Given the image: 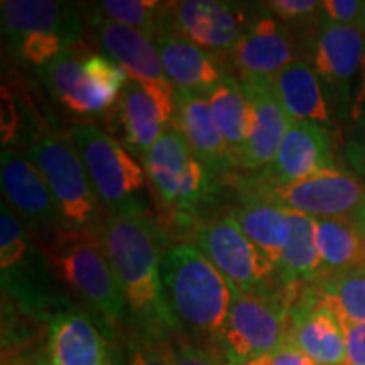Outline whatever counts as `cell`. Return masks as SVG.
I'll return each instance as SVG.
<instances>
[{
    "label": "cell",
    "mask_w": 365,
    "mask_h": 365,
    "mask_svg": "<svg viewBox=\"0 0 365 365\" xmlns=\"http://www.w3.org/2000/svg\"><path fill=\"white\" fill-rule=\"evenodd\" d=\"M100 234L135 335L170 344L182 336L164 294L163 237L153 218L105 217Z\"/></svg>",
    "instance_id": "cell-1"
},
{
    "label": "cell",
    "mask_w": 365,
    "mask_h": 365,
    "mask_svg": "<svg viewBox=\"0 0 365 365\" xmlns=\"http://www.w3.org/2000/svg\"><path fill=\"white\" fill-rule=\"evenodd\" d=\"M161 279L182 336L215 350L218 333L234 303L235 287L191 244L173 245L164 252Z\"/></svg>",
    "instance_id": "cell-2"
},
{
    "label": "cell",
    "mask_w": 365,
    "mask_h": 365,
    "mask_svg": "<svg viewBox=\"0 0 365 365\" xmlns=\"http://www.w3.org/2000/svg\"><path fill=\"white\" fill-rule=\"evenodd\" d=\"M100 232L63 228L43 240V252L58 279L113 333L129 319V313Z\"/></svg>",
    "instance_id": "cell-3"
},
{
    "label": "cell",
    "mask_w": 365,
    "mask_h": 365,
    "mask_svg": "<svg viewBox=\"0 0 365 365\" xmlns=\"http://www.w3.org/2000/svg\"><path fill=\"white\" fill-rule=\"evenodd\" d=\"M68 135L85 164L105 217L149 215L148 175L124 145L91 124H75Z\"/></svg>",
    "instance_id": "cell-4"
},
{
    "label": "cell",
    "mask_w": 365,
    "mask_h": 365,
    "mask_svg": "<svg viewBox=\"0 0 365 365\" xmlns=\"http://www.w3.org/2000/svg\"><path fill=\"white\" fill-rule=\"evenodd\" d=\"M0 272L4 298L14 301L22 313L48 322L70 304L56 286L53 266L6 202L0 205Z\"/></svg>",
    "instance_id": "cell-5"
},
{
    "label": "cell",
    "mask_w": 365,
    "mask_h": 365,
    "mask_svg": "<svg viewBox=\"0 0 365 365\" xmlns=\"http://www.w3.org/2000/svg\"><path fill=\"white\" fill-rule=\"evenodd\" d=\"M2 34L21 61L44 66L65 49L80 43L83 22L76 6L53 0H4Z\"/></svg>",
    "instance_id": "cell-6"
},
{
    "label": "cell",
    "mask_w": 365,
    "mask_h": 365,
    "mask_svg": "<svg viewBox=\"0 0 365 365\" xmlns=\"http://www.w3.org/2000/svg\"><path fill=\"white\" fill-rule=\"evenodd\" d=\"M27 158L48 182L66 228L102 230L105 212L70 135L44 130L29 148Z\"/></svg>",
    "instance_id": "cell-7"
},
{
    "label": "cell",
    "mask_w": 365,
    "mask_h": 365,
    "mask_svg": "<svg viewBox=\"0 0 365 365\" xmlns=\"http://www.w3.org/2000/svg\"><path fill=\"white\" fill-rule=\"evenodd\" d=\"M196 242L239 293L264 298L298 294L299 287L282 284L277 267L255 247L230 215L203 223L196 232Z\"/></svg>",
    "instance_id": "cell-8"
},
{
    "label": "cell",
    "mask_w": 365,
    "mask_h": 365,
    "mask_svg": "<svg viewBox=\"0 0 365 365\" xmlns=\"http://www.w3.org/2000/svg\"><path fill=\"white\" fill-rule=\"evenodd\" d=\"M296 296H250L235 289L234 303L218 333L215 350L228 365L267 357L287 339Z\"/></svg>",
    "instance_id": "cell-9"
},
{
    "label": "cell",
    "mask_w": 365,
    "mask_h": 365,
    "mask_svg": "<svg viewBox=\"0 0 365 365\" xmlns=\"http://www.w3.org/2000/svg\"><path fill=\"white\" fill-rule=\"evenodd\" d=\"M244 198L313 218H346L365 198V182L354 173L331 168L286 185L247 181Z\"/></svg>",
    "instance_id": "cell-10"
},
{
    "label": "cell",
    "mask_w": 365,
    "mask_h": 365,
    "mask_svg": "<svg viewBox=\"0 0 365 365\" xmlns=\"http://www.w3.org/2000/svg\"><path fill=\"white\" fill-rule=\"evenodd\" d=\"M143 166L159 198L182 213L195 212L207 202L215 186V176L173 127L149 149Z\"/></svg>",
    "instance_id": "cell-11"
},
{
    "label": "cell",
    "mask_w": 365,
    "mask_h": 365,
    "mask_svg": "<svg viewBox=\"0 0 365 365\" xmlns=\"http://www.w3.org/2000/svg\"><path fill=\"white\" fill-rule=\"evenodd\" d=\"M254 17L252 9L245 4L222 0L171 2L168 36L190 41L218 58L234 51Z\"/></svg>",
    "instance_id": "cell-12"
},
{
    "label": "cell",
    "mask_w": 365,
    "mask_h": 365,
    "mask_svg": "<svg viewBox=\"0 0 365 365\" xmlns=\"http://www.w3.org/2000/svg\"><path fill=\"white\" fill-rule=\"evenodd\" d=\"M365 34L357 26L336 24L319 17L317 38L312 46L309 65L322 81L328 103L346 108L354 81L362 71Z\"/></svg>",
    "instance_id": "cell-13"
},
{
    "label": "cell",
    "mask_w": 365,
    "mask_h": 365,
    "mask_svg": "<svg viewBox=\"0 0 365 365\" xmlns=\"http://www.w3.org/2000/svg\"><path fill=\"white\" fill-rule=\"evenodd\" d=\"M46 350L54 365H124L113 345V333L75 304L48 319Z\"/></svg>",
    "instance_id": "cell-14"
},
{
    "label": "cell",
    "mask_w": 365,
    "mask_h": 365,
    "mask_svg": "<svg viewBox=\"0 0 365 365\" xmlns=\"http://www.w3.org/2000/svg\"><path fill=\"white\" fill-rule=\"evenodd\" d=\"M0 186L14 212L33 225L43 240L63 230L61 213L48 182L29 158L16 149H4L0 156Z\"/></svg>",
    "instance_id": "cell-15"
},
{
    "label": "cell",
    "mask_w": 365,
    "mask_h": 365,
    "mask_svg": "<svg viewBox=\"0 0 365 365\" xmlns=\"http://www.w3.org/2000/svg\"><path fill=\"white\" fill-rule=\"evenodd\" d=\"M228 56L240 81L274 80L296 61V44L287 26L267 11L254 17Z\"/></svg>",
    "instance_id": "cell-16"
},
{
    "label": "cell",
    "mask_w": 365,
    "mask_h": 365,
    "mask_svg": "<svg viewBox=\"0 0 365 365\" xmlns=\"http://www.w3.org/2000/svg\"><path fill=\"white\" fill-rule=\"evenodd\" d=\"M240 85L247 97L250 115L239 166L247 171H262L276 158L282 137L293 122L274 93L272 80H244Z\"/></svg>",
    "instance_id": "cell-17"
},
{
    "label": "cell",
    "mask_w": 365,
    "mask_h": 365,
    "mask_svg": "<svg viewBox=\"0 0 365 365\" xmlns=\"http://www.w3.org/2000/svg\"><path fill=\"white\" fill-rule=\"evenodd\" d=\"M90 26L100 48L124 66L130 80L139 81L148 90L176 91L164 73L158 46L153 39L95 12L90 17Z\"/></svg>",
    "instance_id": "cell-18"
},
{
    "label": "cell",
    "mask_w": 365,
    "mask_h": 365,
    "mask_svg": "<svg viewBox=\"0 0 365 365\" xmlns=\"http://www.w3.org/2000/svg\"><path fill=\"white\" fill-rule=\"evenodd\" d=\"M176 91L148 90L139 81L129 80L117 100L118 120L125 144L143 161L159 137L173 127Z\"/></svg>",
    "instance_id": "cell-19"
},
{
    "label": "cell",
    "mask_w": 365,
    "mask_h": 365,
    "mask_svg": "<svg viewBox=\"0 0 365 365\" xmlns=\"http://www.w3.org/2000/svg\"><path fill=\"white\" fill-rule=\"evenodd\" d=\"M333 158L327 129L314 122H293L286 130L276 158L257 181L267 185H286L301 181L317 173L331 170Z\"/></svg>",
    "instance_id": "cell-20"
},
{
    "label": "cell",
    "mask_w": 365,
    "mask_h": 365,
    "mask_svg": "<svg viewBox=\"0 0 365 365\" xmlns=\"http://www.w3.org/2000/svg\"><path fill=\"white\" fill-rule=\"evenodd\" d=\"M173 129L180 132L195 156L215 178L239 166L213 120L208 100L203 95L176 90Z\"/></svg>",
    "instance_id": "cell-21"
},
{
    "label": "cell",
    "mask_w": 365,
    "mask_h": 365,
    "mask_svg": "<svg viewBox=\"0 0 365 365\" xmlns=\"http://www.w3.org/2000/svg\"><path fill=\"white\" fill-rule=\"evenodd\" d=\"M287 340L318 365H344L345 333L330 309L296 294L289 309Z\"/></svg>",
    "instance_id": "cell-22"
},
{
    "label": "cell",
    "mask_w": 365,
    "mask_h": 365,
    "mask_svg": "<svg viewBox=\"0 0 365 365\" xmlns=\"http://www.w3.org/2000/svg\"><path fill=\"white\" fill-rule=\"evenodd\" d=\"M173 88L207 97L210 90L227 75L217 56L178 36L154 41Z\"/></svg>",
    "instance_id": "cell-23"
},
{
    "label": "cell",
    "mask_w": 365,
    "mask_h": 365,
    "mask_svg": "<svg viewBox=\"0 0 365 365\" xmlns=\"http://www.w3.org/2000/svg\"><path fill=\"white\" fill-rule=\"evenodd\" d=\"M272 88L291 122L308 120L319 125L331 122L327 93L309 61L296 59L287 65L272 80Z\"/></svg>",
    "instance_id": "cell-24"
},
{
    "label": "cell",
    "mask_w": 365,
    "mask_h": 365,
    "mask_svg": "<svg viewBox=\"0 0 365 365\" xmlns=\"http://www.w3.org/2000/svg\"><path fill=\"white\" fill-rule=\"evenodd\" d=\"M85 54L76 46L65 49L39 68V76L44 81L51 97L59 105L78 117H97L103 113L88 76L85 73Z\"/></svg>",
    "instance_id": "cell-25"
},
{
    "label": "cell",
    "mask_w": 365,
    "mask_h": 365,
    "mask_svg": "<svg viewBox=\"0 0 365 365\" xmlns=\"http://www.w3.org/2000/svg\"><path fill=\"white\" fill-rule=\"evenodd\" d=\"M298 294L335 314L341 323H365V271L325 274L301 286Z\"/></svg>",
    "instance_id": "cell-26"
},
{
    "label": "cell",
    "mask_w": 365,
    "mask_h": 365,
    "mask_svg": "<svg viewBox=\"0 0 365 365\" xmlns=\"http://www.w3.org/2000/svg\"><path fill=\"white\" fill-rule=\"evenodd\" d=\"M230 217L255 247L277 267L293 230L289 212L257 200L244 198V205L235 208Z\"/></svg>",
    "instance_id": "cell-27"
},
{
    "label": "cell",
    "mask_w": 365,
    "mask_h": 365,
    "mask_svg": "<svg viewBox=\"0 0 365 365\" xmlns=\"http://www.w3.org/2000/svg\"><path fill=\"white\" fill-rule=\"evenodd\" d=\"M291 230L277 272L286 287H301L323 276V264L317 245V218L291 213Z\"/></svg>",
    "instance_id": "cell-28"
},
{
    "label": "cell",
    "mask_w": 365,
    "mask_h": 365,
    "mask_svg": "<svg viewBox=\"0 0 365 365\" xmlns=\"http://www.w3.org/2000/svg\"><path fill=\"white\" fill-rule=\"evenodd\" d=\"M317 245L325 274L360 269L365 264V237L350 218H317Z\"/></svg>",
    "instance_id": "cell-29"
},
{
    "label": "cell",
    "mask_w": 365,
    "mask_h": 365,
    "mask_svg": "<svg viewBox=\"0 0 365 365\" xmlns=\"http://www.w3.org/2000/svg\"><path fill=\"white\" fill-rule=\"evenodd\" d=\"M207 100L213 120H215L218 130H220L227 145L234 153L237 164H239L242 149H244L245 139H247L250 115L247 97H245L240 81L227 73L210 90Z\"/></svg>",
    "instance_id": "cell-30"
},
{
    "label": "cell",
    "mask_w": 365,
    "mask_h": 365,
    "mask_svg": "<svg viewBox=\"0 0 365 365\" xmlns=\"http://www.w3.org/2000/svg\"><path fill=\"white\" fill-rule=\"evenodd\" d=\"M170 11L171 2L158 0H102L91 7V12L132 27L153 41L170 33Z\"/></svg>",
    "instance_id": "cell-31"
},
{
    "label": "cell",
    "mask_w": 365,
    "mask_h": 365,
    "mask_svg": "<svg viewBox=\"0 0 365 365\" xmlns=\"http://www.w3.org/2000/svg\"><path fill=\"white\" fill-rule=\"evenodd\" d=\"M83 66L100 107L107 112V108L117 102L127 81L130 80L129 73L107 54H88Z\"/></svg>",
    "instance_id": "cell-32"
},
{
    "label": "cell",
    "mask_w": 365,
    "mask_h": 365,
    "mask_svg": "<svg viewBox=\"0 0 365 365\" xmlns=\"http://www.w3.org/2000/svg\"><path fill=\"white\" fill-rule=\"evenodd\" d=\"M170 341H159L134 335L124 365H171Z\"/></svg>",
    "instance_id": "cell-33"
},
{
    "label": "cell",
    "mask_w": 365,
    "mask_h": 365,
    "mask_svg": "<svg viewBox=\"0 0 365 365\" xmlns=\"http://www.w3.org/2000/svg\"><path fill=\"white\" fill-rule=\"evenodd\" d=\"M171 365H228L220 354L207 349L186 336H180L171 345Z\"/></svg>",
    "instance_id": "cell-34"
},
{
    "label": "cell",
    "mask_w": 365,
    "mask_h": 365,
    "mask_svg": "<svg viewBox=\"0 0 365 365\" xmlns=\"http://www.w3.org/2000/svg\"><path fill=\"white\" fill-rule=\"evenodd\" d=\"M264 7L282 24H301L322 14V2L318 0H271Z\"/></svg>",
    "instance_id": "cell-35"
},
{
    "label": "cell",
    "mask_w": 365,
    "mask_h": 365,
    "mask_svg": "<svg viewBox=\"0 0 365 365\" xmlns=\"http://www.w3.org/2000/svg\"><path fill=\"white\" fill-rule=\"evenodd\" d=\"M364 7L365 2L360 0H327L322 2V17L336 24L359 27Z\"/></svg>",
    "instance_id": "cell-36"
},
{
    "label": "cell",
    "mask_w": 365,
    "mask_h": 365,
    "mask_svg": "<svg viewBox=\"0 0 365 365\" xmlns=\"http://www.w3.org/2000/svg\"><path fill=\"white\" fill-rule=\"evenodd\" d=\"M345 333L344 365H365V323H341Z\"/></svg>",
    "instance_id": "cell-37"
},
{
    "label": "cell",
    "mask_w": 365,
    "mask_h": 365,
    "mask_svg": "<svg viewBox=\"0 0 365 365\" xmlns=\"http://www.w3.org/2000/svg\"><path fill=\"white\" fill-rule=\"evenodd\" d=\"M2 144H12V140L17 137L21 125V112L17 100L12 97L11 90L6 85L2 86Z\"/></svg>",
    "instance_id": "cell-38"
},
{
    "label": "cell",
    "mask_w": 365,
    "mask_h": 365,
    "mask_svg": "<svg viewBox=\"0 0 365 365\" xmlns=\"http://www.w3.org/2000/svg\"><path fill=\"white\" fill-rule=\"evenodd\" d=\"M272 365H318L312 357L301 352L298 346H294L289 340H284L276 352L269 355Z\"/></svg>",
    "instance_id": "cell-39"
},
{
    "label": "cell",
    "mask_w": 365,
    "mask_h": 365,
    "mask_svg": "<svg viewBox=\"0 0 365 365\" xmlns=\"http://www.w3.org/2000/svg\"><path fill=\"white\" fill-rule=\"evenodd\" d=\"M352 117L360 127H365V58L364 66L360 71V83H359V93L355 102L352 103Z\"/></svg>",
    "instance_id": "cell-40"
},
{
    "label": "cell",
    "mask_w": 365,
    "mask_h": 365,
    "mask_svg": "<svg viewBox=\"0 0 365 365\" xmlns=\"http://www.w3.org/2000/svg\"><path fill=\"white\" fill-rule=\"evenodd\" d=\"M350 159L355 166L359 168L360 171L365 175V137L360 144H355L352 149H350Z\"/></svg>",
    "instance_id": "cell-41"
},
{
    "label": "cell",
    "mask_w": 365,
    "mask_h": 365,
    "mask_svg": "<svg viewBox=\"0 0 365 365\" xmlns=\"http://www.w3.org/2000/svg\"><path fill=\"white\" fill-rule=\"evenodd\" d=\"M349 218H350V222L355 225V228L360 232V234L365 237V198L359 203V207L354 210V213Z\"/></svg>",
    "instance_id": "cell-42"
},
{
    "label": "cell",
    "mask_w": 365,
    "mask_h": 365,
    "mask_svg": "<svg viewBox=\"0 0 365 365\" xmlns=\"http://www.w3.org/2000/svg\"><path fill=\"white\" fill-rule=\"evenodd\" d=\"M29 365H54L51 357L48 355V350H43V352L36 354V357L31 360Z\"/></svg>",
    "instance_id": "cell-43"
},
{
    "label": "cell",
    "mask_w": 365,
    "mask_h": 365,
    "mask_svg": "<svg viewBox=\"0 0 365 365\" xmlns=\"http://www.w3.org/2000/svg\"><path fill=\"white\" fill-rule=\"evenodd\" d=\"M234 365H272L271 364V359L267 357H259V359H252V360H247V362H242V364H234Z\"/></svg>",
    "instance_id": "cell-44"
},
{
    "label": "cell",
    "mask_w": 365,
    "mask_h": 365,
    "mask_svg": "<svg viewBox=\"0 0 365 365\" xmlns=\"http://www.w3.org/2000/svg\"><path fill=\"white\" fill-rule=\"evenodd\" d=\"M359 27H360V29H362V33L365 34V7H364V14H362V19H360Z\"/></svg>",
    "instance_id": "cell-45"
},
{
    "label": "cell",
    "mask_w": 365,
    "mask_h": 365,
    "mask_svg": "<svg viewBox=\"0 0 365 365\" xmlns=\"http://www.w3.org/2000/svg\"><path fill=\"white\" fill-rule=\"evenodd\" d=\"M360 269H364V271H365V264H364V266H362V267H360Z\"/></svg>",
    "instance_id": "cell-46"
}]
</instances>
